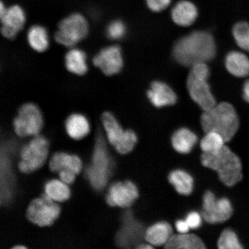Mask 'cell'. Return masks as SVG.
<instances>
[{
  "label": "cell",
  "mask_w": 249,
  "mask_h": 249,
  "mask_svg": "<svg viewBox=\"0 0 249 249\" xmlns=\"http://www.w3.org/2000/svg\"><path fill=\"white\" fill-rule=\"evenodd\" d=\"M243 97L249 104V80L244 84V88H243Z\"/></svg>",
  "instance_id": "obj_36"
},
{
  "label": "cell",
  "mask_w": 249,
  "mask_h": 249,
  "mask_svg": "<svg viewBox=\"0 0 249 249\" xmlns=\"http://www.w3.org/2000/svg\"><path fill=\"white\" fill-rule=\"evenodd\" d=\"M232 34L239 48L249 52V24L241 21L233 27Z\"/></svg>",
  "instance_id": "obj_30"
},
{
  "label": "cell",
  "mask_w": 249,
  "mask_h": 249,
  "mask_svg": "<svg viewBox=\"0 0 249 249\" xmlns=\"http://www.w3.org/2000/svg\"><path fill=\"white\" fill-rule=\"evenodd\" d=\"M205 135L200 142V147L204 153L217 152L226 145L225 139L220 134L214 132L205 133Z\"/></svg>",
  "instance_id": "obj_28"
},
{
  "label": "cell",
  "mask_w": 249,
  "mask_h": 249,
  "mask_svg": "<svg viewBox=\"0 0 249 249\" xmlns=\"http://www.w3.org/2000/svg\"><path fill=\"white\" fill-rule=\"evenodd\" d=\"M139 197L138 186L130 180H126L114 183L110 186L107 196V201L111 207L129 208Z\"/></svg>",
  "instance_id": "obj_14"
},
{
  "label": "cell",
  "mask_w": 249,
  "mask_h": 249,
  "mask_svg": "<svg viewBox=\"0 0 249 249\" xmlns=\"http://www.w3.org/2000/svg\"><path fill=\"white\" fill-rule=\"evenodd\" d=\"M198 142V137L191 129L180 127L171 136V145L174 150L180 154H188Z\"/></svg>",
  "instance_id": "obj_22"
},
{
  "label": "cell",
  "mask_w": 249,
  "mask_h": 249,
  "mask_svg": "<svg viewBox=\"0 0 249 249\" xmlns=\"http://www.w3.org/2000/svg\"><path fill=\"white\" fill-rule=\"evenodd\" d=\"M65 130L74 140H80L89 135L91 127L88 118L82 113H73L69 115L65 122Z\"/></svg>",
  "instance_id": "obj_20"
},
{
  "label": "cell",
  "mask_w": 249,
  "mask_h": 249,
  "mask_svg": "<svg viewBox=\"0 0 249 249\" xmlns=\"http://www.w3.org/2000/svg\"><path fill=\"white\" fill-rule=\"evenodd\" d=\"M92 165L87 171V176L95 188H104L110 173L111 163L104 139L99 136L96 141Z\"/></svg>",
  "instance_id": "obj_11"
},
{
  "label": "cell",
  "mask_w": 249,
  "mask_h": 249,
  "mask_svg": "<svg viewBox=\"0 0 249 249\" xmlns=\"http://www.w3.org/2000/svg\"><path fill=\"white\" fill-rule=\"evenodd\" d=\"M43 122L42 111L38 106L32 102L24 103L14 117V131L20 138L36 136L41 131Z\"/></svg>",
  "instance_id": "obj_7"
},
{
  "label": "cell",
  "mask_w": 249,
  "mask_h": 249,
  "mask_svg": "<svg viewBox=\"0 0 249 249\" xmlns=\"http://www.w3.org/2000/svg\"><path fill=\"white\" fill-rule=\"evenodd\" d=\"M59 176L62 182L70 185L75 180L76 174L69 170H62L59 172Z\"/></svg>",
  "instance_id": "obj_34"
},
{
  "label": "cell",
  "mask_w": 249,
  "mask_h": 249,
  "mask_svg": "<svg viewBox=\"0 0 249 249\" xmlns=\"http://www.w3.org/2000/svg\"><path fill=\"white\" fill-rule=\"evenodd\" d=\"M200 121L205 133L217 132L226 142L234 137L239 127V118L234 107L226 102L221 103L210 110L204 111Z\"/></svg>",
  "instance_id": "obj_3"
},
{
  "label": "cell",
  "mask_w": 249,
  "mask_h": 249,
  "mask_svg": "<svg viewBox=\"0 0 249 249\" xmlns=\"http://www.w3.org/2000/svg\"><path fill=\"white\" fill-rule=\"evenodd\" d=\"M231 201L226 197L217 198L211 191L205 192L202 197L201 214L203 220L210 225L227 222L232 215Z\"/></svg>",
  "instance_id": "obj_9"
},
{
  "label": "cell",
  "mask_w": 249,
  "mask_h": 249,
  "mask_svg": "<svg viewBox=\"0 0 249 249\" xmlns=\"http://www.w3.org/2000/svg\"><path fill=\"white\" fill-rule=\"evenodd\" d=\"M149 9L155 12L164 10L170 4L171 0H145Z\"/></svg>",
  "instance_id": "obj_33"
},
{
  "label": "cell",
  "mask_w": 249,
  "mask_h": 249,
  "mask_svg": "<svg viewBox=\"0 0 249 249\" xmlns=\"http://www.w3.org/2000/svg\"><path fill=\"white\" fill-rule=\"evenodd\" d=\"M93 66L106 76H113L123 70L124 60L123 51L117 45L104 47L92 58Z\"/></svg>",
  "instance_id": "obj_12"
},
{
  "label": "cell",
  "mask_w": 249,
  "mask_h": 249,
  "mask_svg": "<svg viewBox=\"0 0 249 249\" xmlns=\"http://www.w3.org/2000/svg\"><path fill=\"white\" fill-rule=\"evenodd\" d=\"M210 74L209 68L205 63L193 65L187 79V88L193 101L204 111L216 106V100L208 83Z\"/></svg>",
  "instance_id": "obj_5"
},
{
  "label": "cell",
  "mask_w": 249,
  "mask_h": 249,
  "mask_svg": "<svg viewBox=\"0 0 249 249\" xmlns=\"http://www.w3.org/2000/svg\"><path fill=\"white\" fill-rule=\"evenodd\" d=\"M27 248L26 247H24V246L23 245H20V246H16V247H13L14 249H25Z\"/></svg>",
  "instance_id": "obj_38"
},
{
  "label": "cell",
  "mask_w": 249,
  "mask_h": 249,
  "mask_svg": "<svg viewBox=\"0 0 249 249\" xmlns=\"http://www.w3.org/2000/svg\"><path fill=\"white\" fill-rule=\"evenodd\" d=\"M89 29V21L85 16L74 12L59 22L54 39L59 45L68 49L73 48L87 38Z\"/></svg>",
  "instance_id": "obj_4"
},
{
  "label": "cell",
  "mask_w": 249,
  "mask_h": 249,
  "mask_svg": "<svg viewBox=\"0 0 249 249\" xmlns=\"http://www.w3.org/2000/svg\"><path fill=\"white\" fill-rule=\"evenodd\" d=\"M167 249H204L205 243L200 237L194 233H178L173 234L164 246Z\"/></svg>",
  "instance_id": "obj_24"
},
{
  "label": "cell",
  "mask_w": 249,
  "mask_h": 249,
  "mask_svg": "<svg viewBox=\"0 0 249 249\" xmlns=\"http://www.w3.org/2000/svg\"><path fill=\"white\" fill-rule=\"evenodd\" d=\"M45 194L56 202H63L70 197V189L61 180H50L45 186Z\"/></svg>",
  "instance_id": "obj_27"
},
{
  "label": "cell",
  "mask_w": 249,
  "mask_h": 249,
  "mask_svg": "<svg viewBox=\"0 0 249 249\" xmlns=\"http://www.w3.org/2000/svg\"><path fill=\"white\" fill-rule=\"evenodd\" d=\"M200 160L202 166L215 171L220 181L227 187L234 186L242 179L241 160L226 145L213 153L202 152Z\"/></svg>",
  "instance_id": "obj_2"
},
{
  "label": "cell",
  "mask_w": 249,
  "mask_h": 249,
  "mask_svg": "<svg viewBox=\"0 0 249 249\" xmlns=\"http://www.w3.org/2000/svg\"><path fill=\"white\" fill-rule=\"evenodd\" d=\"M48 153V140L42 136H35L21 149L18 169L21 173L28 174L39 169L45 163Z\"/></svg>",
  "instance_id": "obj_8"
},
{
  "label": "cell",
  "mask_w": 249,
  "mask_h": 249,
  "mask_svg": "<svg viewBox=\"0 0 249 249\" xmlns=\"http://www.w3.org/2000/svg\"><path fill=\"white\" fill-rule=\"evenodd\" d=\"M65 69L76 76H83L88 72V56L83 49L77 46L68 49L64 55Z\"/></svg>",
  "instance_id": "obj_16"
},
{
  "label": "cell",
  "mask_w": 249,
  "mask_h": 249,
  "mask_svg": "<svg viewBox=\"0 0 249 249\" xmlns=\"http://www.w3.org/2000/svg\"><path fill=\"white\" fill-rule=\"evenodd\" d=\"M198 17V10L191 1L183 0L177 3L171 11L174 22L179 26L188 27L194 23Z\"/></svg>",
  "instance_id": "obj_21"
},
{
  "label": "cell",
  "mask_w": 249,
  "mask_h": 249,
  "mask_svg": "<svg viewBox=\"0 0 249 249\" xmlns=\"http://www.w3.org/2000/svg\"><path fill=\"white\" fill-rule=\"evenodd\" d=\"M1 33L4 38L13 40L24 29L26 23V15L19 5H12L6 8L3 2L0 5Z\"/></svg>",
  "instance_id": "obj_13"
},
{
  "label": "cell",
  "mask_w": 249,
  "mask_h": 249,
  "mask_svg": "<svg viewBox=\"0 0 249 249\" xmlns=\"http://www.w3.org/2000/svg\"><path fill=\"white\" fill-rule=\"evenodd\" d=\"M50 169L54 172H60L62 170H69L76 174L80 173L82 169V162L76 155L65 153H56L49 162Z\"/></svg>",
  "instance_id": "obj_23"
},
{
  "label": "cell",
  "mask_w": 249,
  "mask_h": 249,
  "mask_svg": "<svg viewBox=\"0 0 249 249\" xmlns=\"http://www.w3.org/2000/svg\"><path fill=\"white\" fill-rule=\"evenodd\" d=\"M225 65L227 71L234 76L244 77L249 74V58L241 52L229 53L226 56Z\"/></svg>",
  "instance_id": "obj_26"
},
{
  "label": "cell",
  "mask_w": 249,
  "mask_h": 249,
  "mask_svg": "<svg viewBox=\"0 0 249 249\" xmlns=\"http://www.w3.org/2000/svg\"><path fill=\"white\" fill-rule=\"evenodd\" d=\"M154 247H152V246L150 244H149L148 243H142L141 244H140L136 249H154Z\"/></svg>",
  "instance_id": "obj_37"
},
{
  "label": "cell",
  "mask_w": 249,
  "mask_h": 249,
  "mask_svg": "<svg viewBox=\"0 0 249 249\" xmlns=\"http://www.w3.org/2000/svg\"><path fill=\"white\" fill-rule=\"evenodd\" d=\"M185 219L191 230H197L201 226L203 217L198 212L191 211L187 214Z\"/></svg>",
  "instance_id": "obj_32"
},
{
  "label": "cell",
  "mask_w": 249,
  "mask_h": 249,
  "mask_svg": "<svg viewBox=\"0 0 249 249\" xmlns=\"http://www.w3.org/2000/svg\"><path fill=\"white\" fill-rule=\"evenodd\" d=\"M220 249H242L243 247L239 242L236 233L232 230L227 229L220 233L217 242Z\"/></svg>",
  "instance_id": "obj_29"
},
{
  "label": "cell",
  "mask_w": 249,
  "mask_h": 249,
  "mask_svg": "<svg viewBox=\"0 0 249 249\" xmlns=\"http://www.w3.org/2000/svg\"><path fill=\"white\" fill-rule=\"evenodd\" d=\"M26 37L30 49L38 53L46 52L51 46L49 31L42 25L34 24L30 27Z\"/></svg>",
  "instance_id": "obj_19"
},
{
  "label": "cell",
  "mask_w": 249,
  "mask_h": 249,
  "mask_svg": "<svg viewBox=\"0 0 249 249\" xmlns=\"http://www.w3.org/2000/svg\"><path fill=\"white\" fill-rule=\"evenodd\" d=\"M216 53L213 37L210 33L196 31L182 37L176 43L173 55L178 64L192 67L213 60Z\"/></svg>",
  "instance_id": "obj_1"
},
{
  "label": "cell",
  "mask_w": 249,
  "mask_h": 249,
  "mask_svg": "<svg viewBox=\"0 0 249 249\" xmlns=\"http://www.w3.org/2000/svg\"><path fill=\"white\" fill-rule=\"evenodd\" d=\"M176 229L180 233H185L189 232L190 227L185 219L177 220L175 223Z\"/></svg>",
  "instance_id": "obj_35"
},
{
  "label": "cell",
  "mask_w": 249,
  "mask_h": 249,
  "mask_svg": "<svg viewBox=\"0 0 249 249\" xmlns=\"http://www.w3.org/2000/svg\"><path fill=\"white\" fill-rule=\"evenodd\" d=\"M55 202L45 194L34 199L27 208V219L40 227L51 226L60 213V207Z\"/></svg>",
  "instance_id": "obj_10"
},
{
  "label": "cell",
  "mask_w": 249,
  "mask_h": 249,
  "mask_svg": "<svg viewBox=\"0 0 249 249\" xmlns=\"http://www.w3.org/2000/svg\"><path fill=\"white\" fill-rule=\"evenodd\" d=\"M145 227L141 221L136 219L131 212H127L124 217V225L118 235L121 245L136 248L144 240Z\"/></svg>",
  "instance_id": "obj_15"
},
{
  "label": "cell",
  "mask_w": 249,
  "mask_h": 249,
  "mask_svg": "<svg viewBox=\"0 0 249 249\" xmlns=\"http://www.w3.org/2000/svg\"><path fill=\"white\" fill-rule=\"evenodd\" d=\"M168 180L178 194L182 196L191 195L194 192L195 180L191 174L182 169L171 171Z\"/></svg>",
  "instance_id": "obj_25"
},
{
  "label": "cell",
  "mask_w": 249,
  "mask_h": 249,
  "mask_svg": "<svg viewBox=\"0 0 249 249\" xmlns=\"http://www.w3.org/2000/svg\"><path fill=\"white\" fill-rule=\"evenodd\" d=\"M173 235V229L169 223L160 221L146 228L144 241L152 247H163Z\"/></svg>",
  "instance_id": "obj_18"
},
{
  "label": "cell",
  "mask_w": 249,
  "mask_h": 249,
  "mask_svg": "<svg viewBox=\"0 0 249 249\" xmlns=\"http://www.w3.org/2000/svg\"><path fill=\"white\" fill-rule=\"evenodd\" d=\"M126 33L125 24L119 19L111 21L106 27V36L112 41H118L123 39L125 36Z\"/></svg>",
  "instance_id": "obj_31"
},
{
  "label": "cell",
  "mask_w": 249,
  "mask_h": 249,
  "mask_svg": "<svg viewBox=\"0 0 249 249\" xmlns=\"http://www.w3.org/2000/svg\"><path fill=\"white\" fill-rule=\"evenodd\" d=\"M148 98L154 107L161 108L176 104L177 96L166 83L155 81L147 92Z\"/></svg>",
  "instance_id": "obj_17"
},
{
  "label": "cell",
  "mask_w": 249,
  "mask_h": 249,
  "mask_svg": "<svg viewBox=\"0 0 249 249\" xmlns=\"http://www.w3.org/2000/svg\"><path fill=\"white\" fill-rule=\"evenodd\" d=\"M101 122L108 142L118 153L124 155L133 150L138 138L133 130H124L110 111H105L102 114Z\"/></svg>",
  "instance_id": "obj_6"
}]
</instances>
